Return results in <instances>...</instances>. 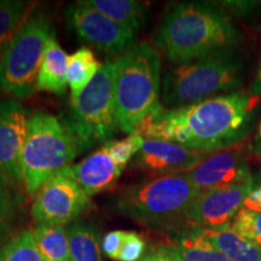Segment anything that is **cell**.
Returning a JSON list of instances; mask_svg holds the SVG:
<instances>
[{
    "mask_svg": "<svg viewBox=\"0 0 261 261\" xmlns=\"http://www.w3.org/2000/svg\"><path fill=\"white\" fill-rule=\"evenodd\" d=\"M33 4L21 0H0V51L31 17Z\"/></svg>",
    "mask_w": 261,
    "mask_h": 261,
    "instance_id": "cell-23",
    "label": "cell"
},
{
    "mask_svg": "<svg viewBox=\"0 0 261 261\" xmlns=\"http://www.w3.org/2000/svg\"><path fill=\"white\" fill-rule=\"evenodd\" d=\"M63 123L79 152L106 144L119 129L115 109V61H108L79 96H70Z\"/></svg>",
    "mask_w": 261,
    "mask_h": 261,
    "instance_id": "cell-7",
    "label": "cell"
},
{
    "mask_svg": "<svg viewBox=\"0 0 261 261\" xmlns=\"http://www.w3.org/2000/svg\"><path fill=\"white\" fill-rule=\"evenodd\" d=\"M103 64L97 60L89 47H81L68 57L67 83L70 96L76 97L94 79Z\"/></svg>",
    "mask_w": 261,
    "mask_h": 261,
    "instance_id": "cell-20",
    "label": "cell"
},
{
    "mask_svg": "<svg viewBox=\"0 0 261 261\" xmlns=\"http://www.w3.org/2000/svg\"><path fill=\"white\" fill-rule=\"evenodd\" d=\"M139 261H175L169 253L167 246H162L158 249L146 254Z\"/></svg>",
    "mask_w": 261,
    "mask_h": 261,
    "instance_id": "cell-32",
    "label": "cell"
},
{
    "mask_svg": "<svg viewBox=\"0 0 261 261\" xmlns=\"http://www.w3.org/2000/svg\"><path fill=\"white\" fill-rule=\"evenodd\" d=\"M220 10L226 14L228 17H249L261 9L260 2H219L214 3Z\"/></svg>",
    "mask_w": 261,
    "mask_h": 261,
    "instance_id": "cell-29",
    "label": "cell"
},
{
    "mask_svg": "<svg viewBox=\"0 0 261 261\" xmlns=\"http://www.w3.org/2000/svg\"><path fill=\"white\" fill-rule=\"evenodd\" d=\"M67 169L90 197L112 189L123 172L110 156L107 144Z\"/></svg>",
    "mask_w": 261,
    "mask_h": 261,
    "instance_id": "cell-15",
    "label": "cell"
},
{
    "mask_svg": "<svg viewBox=\"0 0 261 261\" xmlns=\"http://www.w3.org/2000/svg\"><path fill=\"white\" fill-rule=\"evenodd\" d=\"M243 207L261 213V171L253 173L250 189L246 200H244Z\"/></svg>",
    "mask_w": 261,
    "mask_h": 261,
    "instance_id": "cell-30",
    "label": "cell"
},
{
    "mask_svg": "<svg viewBox=\"0 0 261 261\" xmlns=\"http://www.w3.org/2000/svg\"><path fill=\"white\" fill-rule=\"evenodd\" d=\"M68 57L67 52L61 47L55 32H52L39 69L37 91H45L58 96L65 93L68 86Z\"/></svg>",
    "mask_w": 261,
    "mask_h": 261,
    "instance_id": "cell-16",
    "label": "cell"
},
{
    "mask_svg": "<svg viewBox=\"0 0 261 261\" xmlns=\"http://www.w3.org/2000/svg\"><path fill=\"white\" fill-rule=\"evenodd\" d=\"M241 39L231 18L214 3L181 2L169 6L163 15L155 46L177 65L213 52L233 50Z\"/></svg>",
    "mask_w": 261,
    "mask_h": 261,
    "instance_id": "cell-2",
    "label": "cell"
},
{
    "mask_svg": "<svg viewBox=\"0 0 261 261\" xmlns=\"http://www.w3.org/2000/svg\"><path fill=\"white\" fill-rule=\"evenodd\" d=\"M122 237H123V231L116 230V231H110V232H108L106 236L102 238L100 247H102L103 253L106 254L107 256H109L110 259L113 260L117 259L120 248H121Z\"/></svg>",
    "mask_w": 261,
    "mask_h": 261,
    "instance_id": "cell-31",
    "label": "cell"
},
{
    "mask_svg": "<svg viewBox=\"0 0 261 261\" xmlns=\"http://www.w3.org/2000/svg\"><path fill=\"white\" fill-rule=\"evenodd\" d=\"M250 94L253 97L261 96V56L259 60V64H257L255 75H254L252 86H250Z\"/></svg>",
    "mask_w": 261,
    "mask_h": 261,
    "instance_id": "cell-33",
    "label": "cell"
},
{
    "mask_svg": "<svg viewBox=\"0 0 261 261\" xmlns=\"http://www.w3.org/2000/svg\"><path fill=\"white\" fill-rule=\"evenodd\" d=\"M231 228L261 249V213L259 212L242 207L233 218Z\"/></svg>",
    "mask_w": 261,
    "mask_h": 261,
    "instance_id": "cell-26",
    "label": "cell"
},
{
    "mask_svg": "<svg viewBox=\"0 0 261 261\" xmlns=\"http://www.w3.org/2000/svg\"><path fill=\"white\" fill-rule=\"evenodd\" d=\"M71 261H102L96 228L85 221H73L67 226Z\"/></svg>",
    "mask_w": 261,
    "mask_h": 261,
    "instance_id": "cell-22",
    "label": "cell"
},
{
    "mask_svg": "<svg viewBox=\"0 0 261 261\" xmlns=\"http://www.w3.org/2000/svg\"><path fill=\"white\" fill-rule=\"evenodd\" d=\"M185 175L198 191L205 192L248 184L253 173L242 151L230 149L212 152Z\"/></svg>",
    "mask_w": 261,
    "mask_h": 261,
    "instance_id": "cell-12",
    "label": "cell"
},
{
    "mask_svg": "<svg viewBox=\"0 0 261 261\" xmlns=\"http://www.w3.org/2000/svg\"><path fill=\"white\" fill-rule=\"evenodd\" d=\"M52 32L44 15H31L0 51V93L27 99L37 91L39 69Z\"/></svg>",
    "mask_w": 261,
    "mask_h": 261,
    "instance_id": "cell-8",
    "label": "cell"
},
{
    "mask_svg": "<svg viewBox=\"0 0 261 261\" xmlns=\"http://www.w3.org/2000/svg\"><path fill=\"white\" fill-rule=\"evenodd\" d=\"M79 154L76 143L63 121L46 112L31 115L19 158L27 194L35 197L48 179L71 166Z\"/></svg>",
    "mask_w": 261,
    "mask_h": 261,
    "instance_id": "cell-6",
    "label": "cell"
},
{
    "mask_svg": "<svg viewBox=\"0 0 261 261\" xmlns=\"http://www.w3.org/2000/svg\"><path fill=\"white\" fill-rule=\"evenodd\" d=\"M86 5L97 10L117 24L137 32L146 18L145 3L136 0H84Z\"/></svg>",
    "mask_w": 261,
    "mask_h": 261,
    "instance_id": "cell-18",
    "label": "cell"
},
{
    "mask_svg": "<svg viewBox=\"0 0 261 261\" xmlns=\"http://www.w3.org/2000/svg\"><path fill=\"white\" fill-rule=\"evenodd\" d=\"M29 117L28 109L17 99H0V173L15 189L23 187L19 158Z\"/></svg>",
    "mask_w": 261,
    "mask_h": 261,
    "instance_id": "cell-11",
    "label": "cell"
},
{
    "mask_svg": "<svg viewBox=\"0 0 261 261\" xmlns=\"http://www.w3.org/2000/svg\"><path fill=\"white\" fill-rule=\"evenodd\" d=\"M16 189L0 173V247L15 236L18 200Z\"/></svg>",
    "mask_w": 261,
    "mask_h": 261,
    "instance_id": "cell-24",
    "label": "cell"
},
{
    "mask_svg": "<svg viewBox=\"0 0 261 261\" xmlns=\"http://www.w3.org/2000/svg\"><path fill=\"white\" fill-rule=\"evenodd\" d=\"M257 98L236 91L191 106L162 108L149 116L137 133L205 154L232 148L252 130Z\"/></svg>",
    "mask_w": 261,
    "mask_h": 261,
    "instance_id": "cell-1",
    "label": "cell"
},
{
    "mask_svg": "<svg viewBox=\"0 0 261 261\" xmlns=\"http://www.w3.org/2000/svg\"><path fill=\"white\" fill-rule=\"evenodd\" d=\"M208 240L230 261H261V249L240 236L231 225L219 230H203Z\"/></svg>",
    "mask_w": 261,
    "mask_h": 261,
    "instance_id": "cell-19",
    "label": "cell"
},
{
    "mask_svg": "<svg viewBox=\"0 0 261 261\" xmlns=\"http://www.w3.org/2000/svg\"><path fill=\"white\" fill-rule=\"evenodd\" d=\"M145 242L135 231H123L117 261H139L144 256Z\"/></svg>",
    "mask_w": 261,
    "mask_h": 261,
    "instance_id": "cell-28",
    "label": "cell"
},
{
    "mask_svg": "<svg viewBox=\"0 0 261 261\" xmlns=\"http://www.w3.org/2000/svg\"><path fill=\"white\" fill-rule=\"evenodd\" d=\"M252 182V181H250ZM250 182L238 187L201 192L187 215L188 226L203 230H219L230 226L243 207Z\"/></svg>",
    "mask_w": 261,
    "mask_h": 261,
    "instance_id": "cell-13",
    "label": "cell"
},
{
    "mask_svg": "<svg viewBox=\"0 0 261 261\" xmlns=\"http://www.w3.org/2000/svg\"><path fill=\"white\" fill-rule=\"evenodd\" d=\"M205 152L195 151L165 139L144 138L142 148L133 159V166L150 175L187 173L207 158Z\"/></svg>",
    "mask_w": 261,
    "mask_h": 261,
    "instance_id": "cell-14",
    "label": "cell"
},
{
    "mask_svg": "<svg viewBox=\"0 0 261 261\" xmlns=\"http://www.w3.org/2000/svg\"><path fill=\"white\" fill-rule=\"evenodd\" d=\"M92 205L90 196L83 190L65 168L45 182L32 204V219L38 225H62L79 218Z\"/></svg>",
    "mask_w": 261,
    "mask_h": 261,
    "instance_id": "cell-9",
    "label": "cell"
},
{
    "mask_svg": "<svg viewBox=\"0 0 261 261\" xmlns=\"http://www.w3.org/2000/svg\"><path fill=\"white\" fill-rule=\"evenodd\" d=\"M175 261H230L205 236L203 228L189 226L167 246Z\"/></svg>",
    "mask_w": 261,
    "mask_h": 261,
    "instance_id": "cell-17",
    "label": "cell"
},
{
    "mask_svg": "<svg viewBox=\"0 0 261 261\" xmlns=\"http://www.w3.org/2000/svg\"><path fill=\"white\" fill-rule=\"evenodd\" d=\"M144 143V137H142L138 133L129 135L127 138L122 140H110L106 143L109 150V154L114 159L120 167L125 169L130 160L135 159V156L138 154V151L142 148Z\"/></svg>",
    "mask_w": 261,
    "mask_h": 261,
    "instance_id": "cell-27",
    "label": "cell"
},
{
    "mask_svg": "<svg viewBox=\"0 0 261 261\" xmlns=\"http://www.w3.org/2000/svg\"><path fill=\"white\" fill-rule=\"evenodd\" d=\"M161 57L148 42H139L115 60V109L119 129L137 133L139 126L160 112Z\"/></svg>",
    "mask_w": 261,
    "mask_h": 261,
    "instance_id": "cell-3",
    "label": "cell"
},
{
    "mask_svg": "<svg viewBox=\"0 0 261 261\" xmlns=\"http://www.w3.org/2000/svg\"><path fill=\"white\" fill-rule=\"evenodd\" d=\"M201 191L185 173L133 185L116 197L119 213L146 226L173 230L187 225V215ZM189 227V226H188Z\"/></svg>",
    "mask_w": 261,
    "mask_h": 261,
    "instance_id": "cell-5",
    "label": "cell"
},
{
    "mask_svg": "<svg viewBox=\"0 0 261 261\" xmlns=\"http://www.w3.org/2000/svg\"><path fill=\"white\" fill-rule=\"evenodd\" d=\"M249 151L256 156H261V121L249 144Z\"/></svg>",
    "mask_w": 261,
    "mask_h": 261,
    "instance_id": "cell-34",
    "label": "cell"
},
{
    "mask_svg": "<svg viewBox=\"0 0 261 261\" xmlns=\"http://www.w3.org/2000/svg\"><path fill=\"white\" fill-rule=\"evenodd\" d=\"M0 261H46L38 249L32 230H22L0 247Z\"/></svg>",
    "mask_w": 261,
    "mask_h": 261,
    "instance_id": "cell-25",
    "label": "cell"
},
{
    "mask_svg": "<svg viewBox=\"0 0 261 261\" xmlns=\"http://www.w3.org/2000/svg\"><path fill=\"white\" fill-rule=\"evenodd\" d=\"M244 80V61L234 50L213 52L177 64L162 80V102L175 109L237 90Z\"/></svg>",
    "mask_w": 261,
    "mask_h": 261,
    "instance_id": "cell-4",
    "label": "cell"
},
{
    "mask_svg": "<svg viewBox=\"0 0 261 261\" xmlns=\"http://www.w3.org/2000/svg\"><path fill=\"white\" fill-rule=\"evenodd\" d=\"M38 249L46 261H71L67 226L38 225L32 230Z\"/></svg>",
    "mask_w": 261,
    "mask_h": 261,
    "instance_id": "cell-21",
    "label": "cell"
},
{
    "mask_svg": "<svg viewBox=\"0 0 261 261\" xmlns=\"http://www.w3.org/2000/svg\"><path fill=\"white\" fill-rule=\"evenodd\" d=\"M64 17L81 40L110 56H121L136 45L135 32L117 24L84 2L68 6Z\"/></svg>",
    "mask_w": 261,
    "mask_h": 261,
    "instance_id": "cell-10",
    "label": "cell"
}]
</instances>
